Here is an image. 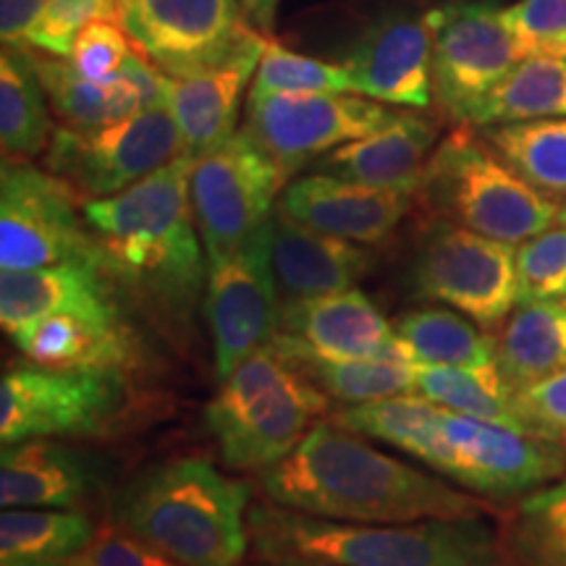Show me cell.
Here are the masks:
<instances>
[{
	"mask_svg": "<svg viewBox=\"0 0 566 566\" xmlns=\"http://www.w3.org/2000/svg\"><path fill=\"white\" fill-rule=\"evenodd\" d=\"M260 488L292 512L363 525L491 514V501L386 454L334 420L317 422L292 454L260 472Z\"/></svg>",
	"mask_w": 566,
	"mask_h": 566,
	"instance_id": "1",
	"label": "cell"
},
{
	"mask_svg": "<svg viewBox=\"0 0 566 566\" xmlns=\"http://www.w3.org/2000/svg\"><path fill=\"white\" fill-rule=\"evenodd\" d=\"M192 163L179 155L124 192L82 202L118 286L174 331L192 321L210 273L189 192Z\"/></svg>",
	"mask_w": 566,
	"mask_h": 566,
	"instance_id": "2",
	"label": "cell"
},
{
	"mask_svg": "<svg viewBox=\"0 0 566 566\" xmlns=\"http://www.w3.org/2000/svg\"><path fill=\"white\" fill-rule=\"evenodd\" d=\"M247 525L254 556H313L338 566H512L491 514L363 525L268 501L250 506Z\"/></svg>",
	"mask_w": 566,
	"mask_h": 566,
	"instance_id": "3",
	"label": "cell"
},
{
	"mask_svg": "<svg viewBox=\"0 0 566 566\" xmlns=\"http://www.w3.org/2000/svg\"><path fill=\"white\" fill-rule=\"evenodd\" d=\"M250 488L205 457H176L122 488L111 522L153 543L179 566H244Z\"/></svg>",
	"mask_w": 566,
	"mask_h": 566,
	"instance_id": "4",
	"label": "cell"
},
{
	"mask_svg": "<svg viewBox=\"0 0 566 566\" xmlns=\"http://www.w3.org/2000/svg\"><path fill=\"white\" fill-rule=\"evenodd\" d=\"M328 409V396L268 344L221 380L205 422L226 467L263 472L292 454Z\"/></svg>",
	"mask_w": 566,
	"mask_h": 566,
	"instance_id": "5",
	"label": "cell"
},
{
	"mask_svg": "<svg viewBox=\"0 0 566 566\" xmlns=\"http://www.w3.org/2000/svg\"><path fill=\"white\" fill-rule=\"evenodd\" d=\"M415 200L433 221L506 244H522L558 223V205L522 179L470 124L436 147Z\"/></svg>",
	"mask_w": 566,
	"mask_h": 566,
	"instance_id": "6",
	"label": "cell"
},
{
	"mask_svg": "<svg viewBox=\"0 0 566 566\" xmlns=\"http://www.w3.org/2000/svg\"><path fill=\"white\" fill-rule=\"evenodd\" d=\"M82 197L32 160H3L0 171V268L34 271L59 263L108 268L101 239L76 208Z\"/></svg>",
	"mask_w": 566,
	"mask_h": 566,
	"instance_id": "7",
	"label": "cell"
},
{
	"mask_svg": "<svg viewBox=\"0 0 566 566\" xmlns=\"http://www.w3.org/2000/svg\"><path fill=\"white\" fill-rule=\"evenodd\" d=\"M409 281L417 300L446 304L491 331L520 304L516 244L430 218L417 242Z\"/></svg>",
	"mask_w": 566,
	"mask_h": 566,
	"instance_id": "8",
	"label": "cell"
},
{
	"mask_svg": "<svg viewBox=\"0 0 566 566\" xmlns=\"http://www.w3.org/2000/svg\"><path fill=\"white\" fill-rule=\"evenodd\" d=\"M184 155L168 105H150L129 118L92 129L59 126L45 150V168L82 200L113 197Z\"/></svg>",
	"mask_w": 566,
	"mask_h": 566,
	"instance_id": "9",
	"label": "cell"
},
{
	"mask_svg": "<svg viewBox=\"0 0 566 566\" xmlns=\"http://www.w3.org/2000/svg\"><path fill=\"white\" fill-rule=\"evenodd\" d=\"M122 370L17 365L0 380V441L97 436L126 407Z\"/></svg>",
	"mask_w": 566,
	"mask_h": 566,
	"instance_id": "10",
	"label": "cell"
},
{
	"mask_svg": "<svg viewBox=\"0 0 566 566\" xmlns=\"http://www.w3.org/2000/svg\"><path fill=\"white\" fill-rule=\"evenodd\" d=\"M283 184L271 155L244 129L195 158L189 192L208 265L221 263L271 221Z\"/></svg>",
	"mask_w": 566,
	"mask_h": 566,
	"instance_id": "11",
	"label": "cell"
},
{
	"mask_svg": "<svg viewBox=\"0 0 566 566\" xmlns=\"http://www.w3.org/2000/svg\"><path fill=\"white\" fill-rule=\"evenodd\" d=\"M394 113L357 92H250L244 132L289 179L346 142L380 129Z\"/></svg>",
	"mask_w": 566,
	"mask_h": 566,
	"instance_id": "12",
	"label": "cell"
},
{
	"mask_svg": "<svg viewBox=\"0 0 566 566\" xmlns=\"http://www.w3.org/2000/svg\"><path fill=\"white\" fill-rule=\"evenodd\" d=\"M118 21L163 74H200L237 55L260 30L239 0H118Z\"/></svg>",
	"mask_w": 566,
	"mask_h": 566,
	"instance_id": "13",
	"label": "cell"
},
{
	"mask_svg": "<svg viewBox=\"0 0 566 566\" xmlns=\"http://www.w3.org/2000/svg\"><path fill=\"white\" fill-rule=\"evenodd\" d=\"M441 475L485 501H514L566 475V446L443 409Z\"/></svg>",
	"mask_w": 566,
	"mask_h": 566,
	"instance_id": "14",
	"label": "cell"
},
{
	"mask_svg": "<svg viewBox=\"0 0 566 566\" xmlns=\"http://www.w3.org/2000/svg\"><path fill=\"white\" fill-rule=\"evenodd\" d=\"M433 19V92L441 108L467 124L478 103L527 59L525 45L493 3H454Z\"/></svg>",
	"mask_w": 566,
	"mask_h": 566,
	"instance_id": "15",
	"label": "cell"
},
{
	"mask_svg": "<svg viewBox=\"0 0 566 566\" xmlns=\"http://www.w3.org/2000/svg\"><path fill=\"white\" fill-rule=\"evenodd\" d=\"M281 294L271 260V221L247 242L210 265L205 317L212 334L216 375L226 380L244 359L273 342Z\"/></svg>",
	"mask_w": 566,
	"mask_h": 566,
	"instance_id": "16",
	"label": "cell"
},
{
	"mask_svg": "<svg viewBox=\"0 0 566 566\" xmlns=\"http://www.w3.org/2000/svg\"><path fill=\"white\" fill-rule=\"evenodd\" d=\"M342 66L357 95L424 111L433 103V19L391 13L375 21Z\"/></svg>",
	"mask_w": 566,
	"mask_h": 566,
	"instance_id": "17",
	"label": "cell"
},
{
	"mask_svg": "<svg viewBox=\"0 0 566 566\" xmlns=\"http://www.w3.org/2000/svg\"><path fill=\"white\" fill-rule=\"evenodd\" d=\"M59 122L71 129H92L129 118L150 105H168L171 76L132 51L122 71L90 80L74 63L42 51H27Z\"/></svg>",
	"mask_w": 566,
	"mask_h": 566,
	"instance_id": "18",
	"label": "cell"
},
{
	"mask_svg": "<svg viewBox=\"0 0 566 566\" xmlns=\"http://www.w3.org/2000/svg\"><path fill=\"white\" fill-rule=\"evenodd\" d=\"M394 325L359 289L281 302L273 346L292 363H344L378 354Z\"/></svg>",
	"mask_w": 566,
	"mask_h": 566,
	"instance_id": "19",
	"label": "cell"
},
{
	"mask_svg": "<svg viewBox=\"0 0 566 566\" xmlns=\"http://www.w3.org/2000/svg\"><path fill=\"white\" fill-rule=\"evenodd\" d=\"M415 195L342 179L334 174H307L283 189L279 210L296 223L357 244H380L399 229L412 210Z\"/></svg>",
	"mask_w": 566,
	"mask_h": 566,
	"instance_id": "20",
	"label": "cell"
},
{
	"mask_svg": "<svg viewBox=\"0 0 566 566\" xmlns=\"http://www.w3.org/2000/svg\"><path fill=\"white\" fill-rule=\"evenodd\" d=\"M271 260L281 302L346 292L375 265L365 244L307 229L279 208L271 218Z\"/></svg>",
	"mask_w": 566,
	"mask_h": 566,
	"instance_id": "21",
	"label": "cell"
},
{
	"mask_svg": "<svg viewBox=\"0 0 566 566\" xmlns=\"http://www.w3.org/2000/svg\"><path fill=\"white\" fill-rule=\"evenodd\" d=\"M265 45V32H258L229 61L181 80L171 76L168 108L179 126L184 155L200 158L237 134L242 92L254 80Z\"/></svg>",
	"mask_w": 566,
	"mask_h": 566,
	"instance_id": "22",
	"label": "cell"
},
{
	"mask_svg": "<svg viewBox=\"0 0 566 566\" xmlns=\"http://www.w3.org/2000/svg\"><path fill=\"white\" fill-rule=\"evenodd\" d=\"M118 281L108 268L59 263L11 271L0 279V323L6 334L48 315L122 317Z\"/></svg>",
	"mask_w": 566,
	"mask_h": 566,
	"instance_id": "23",
	"label": "cell"
},
{
	"mask_svg": "<svg viewBox=\"0 0 566 566\" xmlns=\"http://www.w3.org/2000/svg\"><path fill=\"white\" fill-rule=\"evenodd\" d=\"M438 129L420 113L399 111L391 122L367 137L352 139L317 160V171L380 189H401L417 195Z\"/></svg>",
	"mask_w": 566,
	"mask_h": 566,
	"instance_id": "24",
	"label": "cell"
},
{
	"mask_svg": "<svg viewBox=\"0 0 566 566\" xmlns=\"http://www.w3.org/2000/svg\"><path fill=\"white\" fill-rule=\"evenodd\" d=\"M97 462L51 438L3 446L0 504L3 509H74L97 485Z\"/></svg>",
	"mask_w": 566,
	"mask_h": 566,
	"instance_id": "25",
	"label": "cell"
},
{
	"mask_svg": "<svg viewBox=\"0 0 566 566\" xmlns=\"http://www.w3.org/2000/svg\"><path fill=\"white\" fill-rule=\"evenodd\" d=\"M32 365L55 370H129L137 338L122 317L48 315L9 336Z\"/></svg>",
	"mask_w": 566,
	"mask_h": 566,
	"instance_id": "26",
	"label": "cell"
},
{
	"mask_svg": "<svg viewBox=\"0 0 566 566\" xmlns=\"http://www.w3.org/2000/svg\"><path fill=\"white\" fill-rule=\"evenodd\" d=\"M495 367L520 394L566 365V300L520 302L493 338Z\"/></svg>",
	"mask_w": 566,
	"mask_h": 566,
	"instance_id": "27",
	"label": "cell"
},
{
	"mask_svg": "<svg viewBox=\"0 0 566 566\" xmlns=\"http://www.w3.org/2000/svg\"><path fill=\"white\" fill-rule=\"evenodd\" d=\"M331 420L373 441L394 446L441 475L446 464L443 407L424 396L401 394L354 405L336 412Z\"/></svg>",
	"mask_w": 566,
	"mask_h": 566,
	"instance_id": "28",
	"label": "cell"
},
{
	"mask_svg": "<svg viewBox=\"0 0 566 566\" xmlns=\"http://www.w3.org/2000/svg\"><path fill=\"white\" fill-rule=\"evenodd\" d=\"M51 103L42 90L30 53L3 48L0 55V147L3 160H32L45 155L53 139Z\"/></svg>",
	"mask_w": 566,
	"mask_h": 566,
	"instance_id": "29",
	"label": "cell"
},
{
	"mask_svg": "<svg viewBox=\"0 0 566 566\" xmlns=\"http://www.w3.org/2000/svg\"><path fill=\"white\" fill-rule=\"evenodd\" d=\"M566 118V59L527 55L470 113V126Z\"/></svg>",
	"mask_w": 566,
	"mask_h": 566,
	"instance_id": "30",
	"label": "cell"
},
{
	"mask_svg": "<svg viewBox=\"0 0 566 566\" xmlns=\"http://www.w3.org/2000/svg\"><path fill=\"white\" fill-rule=\"evenodd\" d=\"M331 401L354 407L380 401L388 396L415 394L420 363L409 346L391 338L370 357L344 359V363H294Z\"/></svg>",
	"mask_w": 566,
	"mask_h": 566,
	"instance_id": "31",
	"label": "cell"
},
{
	"mask_svg": "<svg viewBox=\"0 0 566 566\" xmlns=\"http://www.w3.org/2000/svg\"><path fill=\"white\" fill-rule=\"evenodd\" d=\"M394 336L409 346L420 365L480 367L495 365L493 338L470 317L451 307H420L399 315Z\"/></svg>",
	"mask_w": 566,
	"mask_h": 566,
	"instance_id": "32",
	"label": "cell"
},
{
	"mask_svg": "<svg viewBox=\"0 0 566 566\" xmlns=\"http://www.w3.org/2000/svg\"><path fill=\"white\" fill-rule=\"evenodd\" d=\"M499 525L512 566H566V475L522 495Z\"/></svg>",
	"mask_w": 566,
	"mask_h": 566,
	"instance_id": "33",
	"label": "cell"
},
{
	"mask_svg": "<svg viewBox=\"0 0 566 566\" xmlns=\"http://www.w3.org/2000/svg\"><path fill=\"white\" fill-rule=\"evenodd\" d=\"M95 525L82 512L61 509H3L0 558L6 562H69L87 546Z\"/></svg>",
	"mask_w": 566,
	"mask_h": 566,
	"instance_id": "34",
	"label": "cell"
},
{
	"mask_svg": "<svg viewBox=\"0 0 566 566\" xmlns=\"http://www.w3.org/2000/svg\"><path fill=\"white\" fill-rule=\"evenodd\" d=\"M415 394L424 396L433 405L459 412L478 420H491L509 424V428L530 433V428L522 420L514 407V394L501 378L499 367H436L422 365L417 373ZM535 436V433H533Z\"/></svg>",
	"mask_w": 566,
	"mask_h": 566,
	"instance_id": "35",
	"label": "cell"
},
{
	"mask_svg": "<svg viewBox=\"0 0 566 566\" xmlns=\"http://www.w3.org/2000/svg\"><path fill=\"white\" fill-rule=\"evenodd\" d=\"M488 145L546 197H566V118L483 126Z\"/></svg>",
	"mask_w": 566,
	"mask_h": 566,
	"instance_id": "36",
	"label": "cell"
},
{
	"mask_svg": "<svg viewBox=\"0 0 566 566\" xmlns=\"http://www.w3.org/2000/svg\"><path fill=\"white\" fill-rule=\"evenodd\" d=\"M250 92H354L344 66L294 53L268 38Z\"/></svg>",
	"mask_w": 566,
	"mask_h": 566,
	"instance_id": "37",
	"label": "cell"
},
{
	"mask_svg": "<svg viewBox=\"0 0 566 566\" xmlns=\"http://www.w3.org/2000/svg\"><path fill=\"white\" fill-rule=\"evenodd\" d=\"M520 302L566 300V226H551L516 244Z\"/></svg>",
	"mask_w": 566,
	"mask_h": 566,
	"instance_id": "38",
	"label": "cell"
},
{
	"mask_svg": "<svg viewBox=\"0 0 566 566\" xmlns=\"http://www.w3.org/2000/svg\"><path fill=\"white\" fill-rule=\"evenodd\" d=\"M527 55L566 59V0H520L504 9Z\"/></svg>",
	"mask_w": 566,
	"mask_h": 566,
	"instance_id": "39",
	"label": "cell"
},
{
	"mask_svg": "<svg viewBox=\"0 0 566 566\" xmlns=\"http://www.w3.org/2000/svg\"><path fill=\"white\" fill-rule=\"evenodd\" d=\"M92 19L118 21V0H48L30 51L69 59L76 32Z\"/></svg>",
	"mask_w": 566,
	"mask_h": 566,
	"instance_id": "40",
	"label": "cell"
},
{
	"mask_svg": "<svg viewBox=\"0 0 566 566\" xmlns=\"http://www.w3.org/2000/svg\"><path fill=\"white\" fill-rule=\"evenodd\" d=\"M116 19H92L76 32L69 61L90 80H105L122 71L134 48Z\"/></svg>",
	"mask_w": 566,
	"mask_h": 566,
	"instance_id": "41",
	"label": "cell"
},
{
	"mask_svg": "<svg viewBox=\"0 0 566 566\" xmlns=\"http://www.w3.org/2000/svg\"><path fill=\"white\" fill-rule=\"evenodd\" d=\"M69 566H179L153 543L118 527L116 522L101 525L80 554L71 556Z\"/></svg>",
	"mask_w": 566,
	"mask_h": 566,
	"instance_id": "42",
	"label": "cell"
},
{
	"mask_svg": "<svg viewBox=\"0 0 566 566\" xmlns=\"http://www.w3.org/2000/svg\"><path fill=\"white\" fill-rule=\"evenodd\" d=\"M514 407L530 433L566 446V365L541 384L514 394Z\"/></svg>",
	"mask_w": 566,
	"mask_h": 566,
	"instance_id": "43",
	"label": "cell"
},
{
	"mask_svg": "<svg viewBox=\"0 0 566 566\" xmlns=\"http://www.w3.org/2000/svg\"><path fill=\"white\" fill-rule=\"evenodd\" d=\"M48 0H0V38L3 48L30 51L34 32L45 17Z\"/></svg>",
	"mask_w": 566,
	"mask_h": 566,
	"instance_id": "44",
	"label": "cell"
},
{
	"mask_svg": "<svg viewBox=\"0 0 566 566\" xmlns=\"http://www.w3.org/2000/svg\"><path fill=\"white\" fill-rule=\"evenodd\" d=\"M244 17L250 19L252 27H258L260 32H268L273 27L275 9H279V0H239Z\"/></svg>",
	"mask_w": 566,
	"mask_h": 566,
	"instance_id": "45",
	"label": "cell"
},
{
	"mask_svg": "<svg viewBox=\"0 0 566 566\" xmlns=\"http://www.w3.org/2000/svg\"><path fill=\"white\" fill-rule=\"evenodd\" d=\"M247 566H338L331 562H323V558L313 556H294V554H279V556H254Z\"/></svg>",
	"mask_w": 566,
	"mask_h": 566,
	"instance_id": "46",
	"label": "cell"
},
{
	"mask_svg": "<svg viewBox=\"0 0 566 566\" xmlns=\"http://www.w3.org/2000/svg\"><path fill=\"white\" fill-rule=\"evenodd\" d=\"M558 223L566 226V202L558 205Z\"/></svg>",
	"mask_w": 566,
	"mask_h": 566,
	"instance_id": "47",
	"label": "cell"
}]
</instances>
